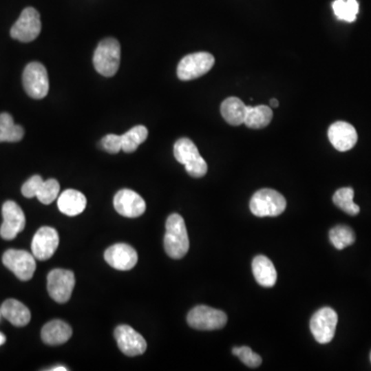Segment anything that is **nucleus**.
<instances>
[{"mask_svg":"<svg viewBox=\"0 0 371 371\" xmlns=\"http://www.w3.org/2000/svg\"><path fill=\"white\" fill-rule=\"evenodd\" d=\"M188 231L183 217L173 213L167 221V232L165 236V248L171 258L181 259L188 253Z\"/></svg>","mask_w":371,"mask_h":371,"instance_id":"f257e3e1","label":"nucleus"},{"mask_svg":"<svg viewBox=\"0 0 371 371\" xmlns=\"http://www.w3.org/2000/svg\"><path fill=\"white\" fill-rule=\"evenodd\" d=\"M121 62V45L113 37L101 41L93 55V64L95 70L101 76H111L117 74Z\"/></svg>","mask_w":371,"mask_h":371,"instance_id":"f03ea898","label":"nucleus"},{"mask_svg":"<svg viewBox=\"0 0 371 371\" xmlns=\"http://www.w3.org/2000/svg\"><path fill=\"white\" fill-rule=\"evenodd\" d=\"M285 197L273 189L257 191L250 201V209L257 217H277L285 211Z\"/></svg>","mask_w":371,"mask_h":371,"instance_id":"7ed1b4c3","label":"nucleus"},{"mask_svg":"<svg viewBox=\"0 0 371 371\" xmlns=\"http://www.w3.org/2000/svg\"><path fill=\"white\" fill-rule=\"evenodd\" d=\"M173 154L178 162L185 165L186 171L191 177L202 178L206 175V162L192 140L187 138H180L175 144Z\"/></svg>","mask_w":371,"mask_h":371,"instance_id":"20e7f679","label":"nucleus"},{"mask_svg":"<svg viewBox=\"0 0 371 371\" xmlns=\"http://www.w3.org/2000/svg\"><path fill=\"white\" fill-rule=\"evenodd\" d=\"M23 87L33 99H43L49 93L50 83L47 70L39 62H30L23 72Z\"/></svg>","mask_w":371,"mask_h":371,"instance_id":"39448f33","label":"nucleus"},{"mask_svg":"<svg viewBox=\"0 0 371 371\" xmlns=\"http://www.w3.org/2000/svg\"><path fill=\"white\" fill-rule=\"evenodd\" d=\"M215 65V57L207 52L189 54L178 65V76L182 81H191L200 78Z\"/></svg>","mask_w":371,"mask_h":371,"instance_id":"423d86ee","label":"nucleus"},{"mask_svg":"<svg viewBox=\"0 0 371 371\" xmlns=\"http://www.w3.org/2000/svg\"><path fill=\"white\" fill-rule=\"evenodd\" d=\"M189 326L196 330H218L227 324V316L222 310L198 306L190 310L187 317Z\"/></svg>","mask_w":371,"mask_h":371,"instance_id":"0eeeda50","label":"nucleus"},{"mask_svg":"<svg viewBox=\"0 0 371 371\" xmlns=\"http://www.w3.org/2000/svg\"><path fill=\"white\" fill-rule=\"evenodd\" d=\"M41 31L39 12L35 8H26L22 10L18 21L10 29V36L21 43L34 41Z\"/></svg>","mask_w":371,"mask_h":371,"instance_id":"6e6552de","label":"nucleus"},{"mask_svg":"<svg viewBox=\"0 0 371 371\" xmlns=\"http://www.w3.org/2000/svg\"><path fill=\"white\" fill-rule=\"evenodd\" d=\"M76 279L67 269H53L47 275V292L54 301L65 304L72 297Z\"/></svg>","mask_w":371,"mask_h":371,"instance_id":"1a4fd4ad","label":"nucleus"},{"mask_svg":"<svg viewBox=\"0 0 371 371\" xmlns=\"http://www.w3.org/2000/svg\"><path fill=\"white\" fill-rule=\"evenodd\" d=\"M2 263L19 279L24 282L32 279L36 268L35 257L27 251L23 250L10 248L6 251L2 256Z\"/></svg>","mask_w":371,"mask_h":371,"instance_id":"9d476101","label":"nucleus"},{"mask_svg":"<svg viewBox=\"0 0 371 371\" xmlns=\"http://www.w3.org/2000/svg\"><path fill=\"white\" fill-rule=\"evenodd\" d=\"M339 316L335 310L323 308L319 310L310 320V331L319 343H330L335 337Z\"/></svg>","mask_w":371,"mask_h":371,"instance_id":"9b49d317","label":"nucleus"},{"mask_svg":"<svg viewBox=\"0 0 371 371\" xmlns=\"http://www.w3.org/2000/svg\"><path fill=\"white\" fill-rule=\"evenodd\" d=\"M21 191L26 198L37 197L43 204H51L59 196L60 185L56 180L43 181L41 176H33L25 182Z\"/></svg>","mask_w":371,"mask_h":371,"instance_id":"f8f14e48","label":"nucleus"},{"mask_svg":"<svg viewBox=\"0 0 371 371\" xmlns=\"http://www.w3.org/2000/svg\"><path fill=\"white\" fill-rule=\"evenodd\" d=\"M2 222L0 235L3 240H12L22 232L26 224L22 209L14 201H6L2 205Z\"/></svg>","mask_w":371,"mask_h":371,"instance_id":"ddd939ff","label":"nucleus"},{"mask_svg":"<svg viewBox=\"0 0 371 371\" xmlns=\"http://www.w3.org/2000/svg\"><path fill=\"white\" fill-rule=\"evenodd\" d=\"M59 246V235L57 230L52 227L39 228L31 244V250L35 259L41 261L49 260Z\"/></svg>","mask_w":371,"mask_h":371,"instance_id":"4468645a","label":"nucleus"},{"mask_svg":"<svg viewBox=\"0 0 371 371\" xmlns=\"http://www.w3.org/2000/svg\"><path fill=\"white\" fill-rule=\"evenodd\" d=\"M115 339L120 351L126 356L134 357L146 352V339L128 325H120L116 328Z\"/></svg>","mask_w":371,"mask_h":371,"instance_id":"2eb2a0df","label":"nucleus"},{"mask_svg":"<svg viewBox=\"0 0 371 371\" xmlns=\"http://www.w3.org/2000/svg\"><path fill=\"white\" fill-rule=\"evenodd\" d=\"M116 211L126 218H138L146 211V202L142 197L129 189L120 190L114 197Z\"/></svg>","mask_w":371,"mask_h":371,"instance_id":"dca6fc26","label":"nucleus"},{"mask_svg":"<svg viewBox=\"0 0 371 371\" xmlns=\"http://www.w3.org/2000/svg\"><path fill=\"white\" fill-rule=\"evenodd\" d=\"M105 259L113 268L130 271L136 266L138 257L136 251L129 244H117L105 251Z\"/></svg>","mask_w":371,"mask_h":371,"instance_id":"f3484780","label":"nucleus"},{"mask_svg":"<svg viewBox=\"0 0 371 371\" xmlns=\"http://www.w3.org/2000/svg\"><path fill=\"white\" fill-rule=\"evenodd\" d=\"M328 138L339 152H347L357 144L358 134L355 127L347 122L339 121L329 127Z\"/></svg>","mask_w":371,"mask_h":371,"instance_id":"a211bd4d","label":"nucleus"},{"mask_svg":"<svg viewBox=\"0 0 371 371\" xmlns=\"http://www.w3.org/2000/svg\"><path fill=\"white\" fill-rule=\"evenodd\" d=\"M58 209L64 215L74 217L86 209L87 199L80 191L68 189L58 196Z\"/></svg>","mask_w":371,"mask_h":371,"instance_id":"6ab92c4d","label":"nucleus"},{"mask_svg":"<svg viewBox=\"0 0 371 371\" xmlns=\"http://www.w3.org/2000/svg\"><path fill=\"white\" fill-rule=\"evenodd\" d=\"M72 335V330L70 325L61 320H53L47 323L41 330V339L49 346L63 345Z\"/></svg>","mask_w":371,"mask_h":371,"instance_id":"aec40b11","label":"nucleus"},{"mask_svg":"<svg viewBox=\"0 0 371 371\" xmlns=\"http://www.w3.org/2000/svg\"><path fill=\"white\" fill-rule=\"evenodd\" d=\"M252 269L255 279L262 287H273L277 283V271L273 263L267 257L262 255L255 257L252 263Z\"/></svg>","mask_w":371,"mask_h":371,"instance_id":"412c9836","label":"nucleus"},{"mask_svg":"<svg viewBox=\"0 0 371 371\" xmlns=\"http://www.w3.org/2000/svg\"><path fill=\"white\" fill-rule=\"evenodd\" d=\"M1 315L17 327H24L31 320L30 310L22 302L16 299H8L2 304Z\"/></svg>","mask_w":371,"mask_h":371,"instance_id":"4be33fe9","label":"nucleus"},{"mask_svg":"<svg viewBox=\"0 0 371 371\" xmlns=\"http://www.w3.org/2000/svg\"><path fill=\"white\" fill-rule=\"evenodd\" d=\"M248 105L237 97H229L221 105L222 117L230 125L240 126L244 124Z\"/></svg>","mask_w":371,"mask_h":371,"instance_id":"5701e85b","label":"nucleus"},{"mask_svg":"<svg viewBox=\"0 0 371 371\" xmlns=\"http://www.w3.org/2000/svg\"><path fill=\"white\" fill-rule=\"evenodd\" d=\"M273 117V109L267 105H248L244 125L252 129H262L269 125Z\"/></svg>","mask_w":371,"mask_h":371,"instance_id":"b1692460","label":"nucleus"},{"mask_svg":"<svg viewBox=\"0 0 371 371\" xmlns=\"http://www.w3.org/2000/svg\"><path fill=\"white\" fill-rule=\"evenodd\" d=\"M23 138L24 129L22 126L14 124L10 114H0V142H20Z\"/></svg>","mask_w":371,"mask_h":371,"instance_id":"393cba45","label":"nucleus"},{"mask_svg":"<svg viewBox=\"0 0 371 371\" xmlns=\"http://www.w3.org/2000/svg\"><path fill=\"white\" fill-rule=\"evenodd\" d=\"M148 129L144 125L134 126L121 136L122 151L125 153L136 152L138 147L148 138Z\"/></svg>","mask_w":371,"mask_h":371,"instance_id":"a878e982","label":"nucleus"},{"mask_svg":"<svg viewBox=\"0 0 371 371\" xmlns=\"http://www.w3.org/2000/svg\"><path fill=\"white\" fill-rule=\"evenodd\" d=\"M354 194L355 192L350 187L339 189L333 195V202L348 215H357L360 213V207L354 202Z\"/></svg>","mask_w":371,"mask_h":371,"instance_id":"bb28decb","label":"nucleus"},{"mask_svg":"<svg viewBox=\"0 0 371 371\" xmlns=\"http://www.w3.org/2000/svg\"><path fill=\"white\" fill-rule=\"evenodd\" d=\"M329 238L337 250H343L355 242L356 235L349 226L339 225L330 230Z\"/></svg>","mask_w":371,"mask_h":371,"instance_id":"cd10ccee","label":"nucleus"},{"mask_svg":"<svg viewBox=\"0 0 371 371\" xmlns=\"http://www.w3.org/2000/svg\"><path fill=\"white\" fill-rule=\"evenodd\" d=\"M335 16L346 22H354L359 12L357 0H335L332 3Z\"/></svg>","mask_w":371,"mask_h":371,"instance_id":"c85d7f7f","label":"nucleus"},{"mask_svg":"<svg viewBox=\"0 0 371 371\" xmlns=\"http://www.w3.org/2000/svg\"><path fill=\"white\" fill-rule=\"evenodd\" d=\"M232 354L242 360V363L251 368H256L262 363V358L255 354L248 347H238L232 349Z\"/></svg>","mask_w":371,"mask_h":371,"instance_id":"c756f323","label":"nucleus"},{"mask_svg":"<svg viewBox=\"0 0 371 371\" xmlns=\"http://www.w3.org/2000/svg\"><path fill=\"white\" fill-rule=\"evenodd\" d=\"M101 148L109 154H118L122 151V138L117 134H107L100 142Z\"/></svg>","mask_w":371,"mask_h":371,"instance_id":"7c9ffc66","label":"nucleus"},{"mask_svg":"<svg viewBox=\"0 0 371 371\" xmlns=\"http://www.w3.org/2000/svg\"><path fill=\"white\" fill-rule=\"evenodd\" d=\"M67 368L65 366H55L54 368H51L50 371H67Z\"/></svg>","mask_w":371,"mask_h":371,"instance_id":"2f4dec72","label":"nucleus"},{"mask_svg":"<svg viewBox=\"0 0 371 371\" xmlns=\"http://www.w3.org/2000/svg\"><path fill=\"white\" fill-rule=\"evenodd\" d=\"M269 103H271V105L273 107H279V101H277V99L275 98L271 99V100L269 101Z\"/></svg>","mask_w":371,"mask_h":371,"instance_id":"473e14b6","label":"nucleus"},{"mask_svg":"<svg viewBox=\"0 0 371 371\" xmlns=\"http://www.w3.org/2000/svg\"><path fill=\"white\" fill-rule=\"evenodd\" d=\"M6 341V337H4V335H2L1 332H0V346L3 345L4 343Z\"/></svg>","mask_w":371,"mask_h":371,"instance_id":"72a5a7b5","label":"nucleus"},{"mask_svg":"<svg viewBox=\"0 0 371 371\" xmlns=\"http://www.w3.org/2000/svg\"><path fill=\"white\" fill-rule=\"evenodd\" d=\"M0 316H1V310H0Z\"/></svg>","mask_w":371,"mask_h":371,"instance_id":"f704fd0d","label":"nucleus"},{"mask_svg":"<svg viewBox=\"0 0 371 371\" xmlns=\"http://www.w3.org/2000/svg\"><path fill=\"white\" fill-rule=\"evenodd\" d=\"M370 361H371V354H370Z\"/></svg>","mask_w":371,"mask_h":371,"instance_id":"c9c22d12","label":"nucleus"}]
</instances>
